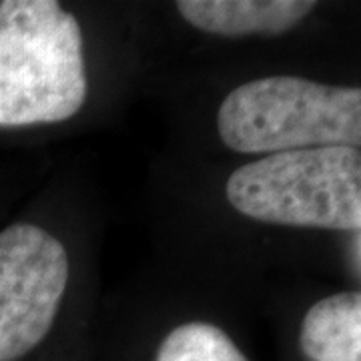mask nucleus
I'll return each instance as SVG.
<instances>
[{"mask_svg": "<svg viewBox=\"0 0 361 361\" xmlns=\"http://www.w3.org/2000/svg\"><path fill=\"white\" fill-rule=\"evenodd\" d=\"M85 99L77 18L56 0L0 2V127L61 123Z\"/></svg>", "mask_w": 361, "mask_h": 361, "instance_id": "obj_1", "label": "nucleus"}, {"mask_svg": "<svg viewBox=\"0 0 361 361\" xmlns=\"http://www.w3.org/2000/svg\"><path fill=\"white\" fill-rule=\"evenodd\" d=\"M225 193L241 215L261 223L360 231V149L317 147L265 155L233 171Z\"/></svg>", "mask_w": 361, "mask_h": 361, "instance_id": "obj_2", "label": "nucleus"}, {"mask_svg": "<svg viewBox=\"0 0 361 361\" xmlns=\"http://www.w3.org/2000/svg\"><path fill=\"white\" fill-rule=\"evenodd\" d=\"M221 141L237 153H285L361 142V90L275 75L233 89L217 115Z\"/></svg>", "mask_w": 361, "mask_h": 361, "instance_id": "obj_3", "label": "nucleus"}, {"mask_svg": "<svg viewBox=\"0 0 361 361\" xmlns=\"http://www.w3.org/2000/svg\"><path fill=\"white\" fill-rule=\"evenodd\" d=\"M68 283L65 245L32 223L0 231V361H18L49 336Z\"/></svg>", "mask_w": 361, "mask_h": 361, "instance_id": "obj_4", "label": "nucleus"}, {"mask_svg": "<svg viewBox=\"0 0 361 361\" xmlns=\"http://www.w3.org/2000/svg\"><path fill=\"white\" fill-rule=\"evenodd\" d=\"M317 6L311 0H179L177 11L195 28L219 37L283 35Z\"/></svg>", "mask_w": 361, "mask_h": 361, "instance_id": "obj_5", "label": "nucleus"}, {"mask_svg": "<svg viewBox=\"0 0 361 361\" xmlns=\"http://www.w3.org/2000/svg\"><path fill=\"white\" fill-rule=\"evenodd\" d=\"M299 343L311 361H361L360 291L317 301L303 317Z\"/></svg>", "mask_w": 361, "mask_h": 361, "instance_id": "obj_6", "label": "nucleus"}, {"mask_svg": "<svg viewBox=\"0 0 361 361\" xmlns=\"http://www.w3.org/2000/svg\"><path fill=\"white\" fill-rule=\"evenodd\" d=\"M155 361H249L231 337L213 323L175 327L159 345Z\"/></svg>", "mask_w": 361, "mask_h": 361, "instance_id": "obj_7", "label": "nucleus"}]
</instances>
